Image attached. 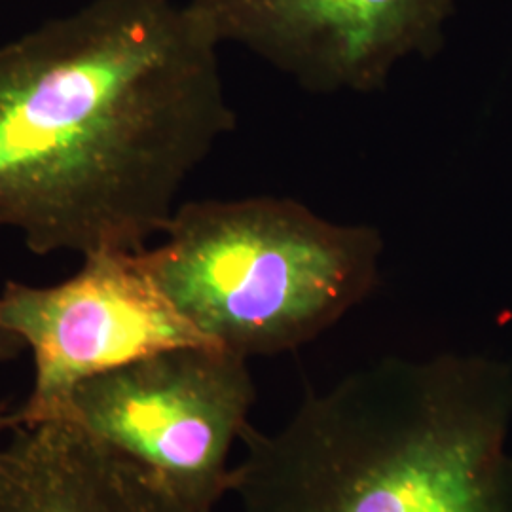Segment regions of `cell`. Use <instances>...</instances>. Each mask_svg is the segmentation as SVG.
<instances>
[{
    "label": "cell",
    "mask_w": 512,
    "mask_h": 512,
    "mask_svg": "<svg viewBox=\"0 0 512 512\" xmlns=\"http://www.w3.org/2000/svg\"><path fill=\"white\" fill-rule=\"evenodd\" d=\"M0 512H192L67 420L16 427L0 448Z\"/></svg>",
    "instance_id": "7"
},
{
    "label": "cell",
    "mask_w": 512,
    "mask_h": 512,
    "mask_svg": "<svg viewBox=\"0 0 512 512\" xmlns=\"http://www.w3.org/2000/svg\"><path fill=\"white\" fill-rule=\"evenodd\" d=\"M247 359L215 346L143 357L74 385L59 420L128 459L169 499L215 512L255 404Z\"/></svg>",
    "instance_id": "4"
},
{
    "label": "cell",
    "mask_w": 512,
    "mask_h": 512,
    "mask_svg": "<svg viewBox=\"0 0 512 512\" xmlns=\"http://www.w3.org/2000/svg\"><path fill=\"white\" fill-rule=\"evenodd\" d=\"M512 368L484 355L389 357L247 427L241 512H512Z\"/></svg>",
    "instance_id": "2"
},
{
    "label": "cell",
    "mask_w": 512,
    "mask_h": 512,
    "mask_svg": "<svg viewBox=\"0 0 512 512\" xmlns=\"http://www.w3.org/2000/svg\"><path fill=\"white\" fill-rule=\"evenodd\" d=\"M217 50L175 0H92L0 44V228L37 255L145 251L234 128Z\"/></svg>",
    "instance_id": "1"
},
{
    "label": "cell",
    "mask_w": 512,
    "mask_h": 512,
    "mask_svg": "<svg viewBox=\"0 0 512 512\" xmlns=\"http://www.w3.org/2000/svg\"><path fill=\"white\" fill-rule=\"evenodd\" d=\"M143 251H101L54 287L10 281L0 294V327L35 357L27 403L10 429L59 420L74 385L148 355L209 346L169 304L143 262Z\"/></svg>",
    "instance_id": "5"
},
{
    "label": "cell",
    "mask_w": 512,
    "mask_h": 512,
    "mask_svg": "<svg viewBox=\"0 0 512 512\" xmlns=\"http://www.w3.org/2000/svg\"><path fill=\"white\" fill-rule=\"evenodd\" d=\"M141 256L169 304L209 346L243 359L310 344L378 283L382 234L287 198L177 205Z\"/></svg>",
    "instance_id": "3"
},
{
    "label": "cell",
    "mask_w": 512,
    "mask_h": 512,
    "mask_svg": "<svg viewBox=\"0 0 512 512\" xmlns=\"http://www.w3.org/2000/svg\"><path fill=\"white\" fill-rule=\"evenodd\" d=\"M217 44L232 42L315 93L374 92L444 42L456 0H186Z\"/></svg>",
    "instance_id": "6"
},
{
    "label": "cell",
    "mask_w": 512,
    "mask_h": 512,
    "mask_svg": "<svg viewBox=\"0 0 512 512\" xmlns=\"http://www.w3.org/2000/svg\"><path fill=\"white\" fill-rule=\"evenodd\" d=\"M6 429H10V425H8V416L0 412V433H2V431H6Z\"/></svg>",
    "instance_id": "9"
},
{
    "label": "cell",
    "mask_w": 512,
    "mask_h": 512,
    "mask_svg": "<svg viewBox=\"0 0 512 512\" xmlns=\"http://www.w3.org/2000/svg\"><path fill=\"white\" fill-rule=\"evenodd\" d=\"M23 346L25 344L19 340L16 334L0 327V363H4L8 359H14Z\"/></svg>",
    "instance_id": "8"
}]
</instances>
